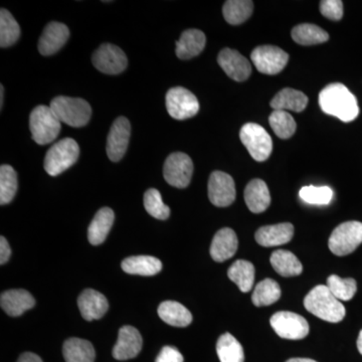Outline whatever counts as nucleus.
Returning a JSON list of instances; mask_svg holds the SVG:
<instances>
[{
	"instance_id": "nucleus-1",
	"label": "nucleus",
	"mask_w": 362,
	"mask_h": 362,
	"mask_svg": "<svg viewBox=\"0 0 362 362\" xmlns=\"http://www.w3.org/2000/svg\"><path fill=\"white\" fill-rule=\"evenodd\" d=\"M318 99L324 113L337 117L343 122H351L358 116L356 98L339 83L326 86L319 94Z\"/></svg>"
},
{
	"instance_id": "nucleus-2",
	"label": "nucleus",
	"mask_w": 362,
	"mask_h": 362,
	"mask_svg": "<svg viewBox=\"0 0 362 362\" xmlns=\"http://www.w3.org/2000/svg\"><path fill=\"white\" fill-rule=\"evenodd\" d=\"M304 306L313 315L331 323L340 322L346 314L341 302L324 285L316 286L308 293L304 299Z\"/></svg>"
},
{
	"instance_id": "nucleus-3",
	"label": "nucleus",
	"mask_w": 362,
	"mask_h": 362,
	"mask_svg": "<svg viewBox=\"0 0 362 362\" xmlns=\"http://www.w3.org/2000/svg\"><path fill=\"white\" fill-rule=\"evenodd\" d=\"M49 107L62 123L71 127H84L92 116L90 104L81 98L59 96L52 100Z\"/></svg>"
},
{
	"instance_id": "nucleus-4",
	"label": "nucleus",
	"mask_w": 362,
	"mask_h": 362,
	"mask_svg": "<svg viewBox=\"0 0 362 362\" xmlns=\"http://www.w3.org/2000/svg\"><path fill=\"white\" fill-rule=\"evenodd\" d=\"M61 124L51 107L44 105L35 107L30 117V129L33 139L40 145L54 141L61 132Z\"/></svg>"
},
{
	"instance_id": "nucleus-5",
	"label": "nucleus",
	"mask_w": 362,
	"mask_h": 362,
	"mask_svg": "<svg viewBox=\"0 0 362 362\" xmlns=\"http://www.w3.org/2000/svg\"><path fill=\"white\" fill-rule=\"evenodd\" d=\"M80 147L71 138L54 143L45 154L44 168L47 175L58 176L78 161Z\"/></svg>"
},
{
	"instance_id": "nucleus-6",
	"label": "nucleus",
	"mask_w": 362,
	"mask_h": 362,
	"mask_svg": "<svg viewBox=\"0 0 362 362\" xmlns=\"http://www.w3.org/2000/svg\"><path fill=\"white\" fill-rule=\"evenodd\" d=\"M240 138L255 160L265 161L270 157L273 141L269 133L259 124H245L240 129Z\"/></svg>"
},
{
	"instance_id": "nucleus-7",
	"label": "nucleus",
	"mask_w": 362,
	"mask_h": 362,
	"mask_svg": "<svg viewBox=\"0 0 362 362\" xmlns=\"http://www.w3.org/2000/svg\"><path fill=\"white\" fill-rule=\"evenodd\" d=\"M362 243V223L346 221L337 226L331 233L328 246L337 256L343 257L356 251Z\"/></svg>"
},
{
	"instance_id": "nucleus-8",
	"label": "nucleus",
	"mask_w": 362,
	"mask_h": 362,
	"mask_svg": "<svg viewBox=\"0 0 362 362\" xmlns=\"http://www.w3.org/2000/svg\"><path fill=\"white\" fill-rule=\"evenodd\" d=\"M165 101L169 115L176 120L192 118L199 111V100L185 88L175 87L169 90Z\"/></svg>"
},
{
	"instance_id": "nucleus-9",
	"label": "nucleus",
	"mask_w": 362,
	"mask_h": 362,
	"mask_svg": "<svg viewBox=\"0 0 362 362\" xmlns=\"http://www.w3.org/2000/svg\"><path fill=\"white\" fill-rule=\"evenodd\" d=\"M194 173V163L187 154L175 152L170 154L163 166L164 180L176 188H185L189 185Z\"/></svg>"
},
{
	"instance_id": "nucleus-10",
	"label": "nucleus",
	"mask_w": 362,
	"mask_h": 362,
	"mask_svg": "<svg viewBox=\"0 0 362 362\" xmlns=\"http://www.w3.org/2000/svg\"><path fill=\"white\" fill-rule=\"evenodd\" d=\"M270 323L279 337L284 339H303L309 333L306 319L293 312H278L271 317Z\"/></svg>"
},
{
	"instance_id": "nucleus-11",
	"label": "nucleus",
	"mask_w": 362,
	"mask_h": 362,
	"mask_svg": "<svg viewBox=\"0 0 362 362\" xmlns=\"http://www.w3.org/2000/svg\"><path fill=\"white\" fill-rule=\"evenodd\" d=\"M251 59L257 70L265 75H277L287 66L289 56L274 45H261L252 52Z\"/></svg>"
},
{
	"instance_id": "nucleus-12",
	"label": "nucleus",
	"mask_w": 362,
	"mask_h": 362,
	"mask_svg": "<svg viewBox=\"0 0 362 362\" xmlns=\"http://www.w3.org/2000/svg\"><path fill=\"white\" fill-rule=\"evenodd\" d=\"M93 65L98 71L107 75H118L127 68L125 52L115 45L103 44L92 57Z\"/></svg>"
},
{
	"instance_id": "nucleus-13",
	"label": "nucleus",
	"mask_w": 362,
	"mask_h": 362,
	"mask_svg": "<svg viewBox=\"0 0 362 362\" xmlns=\"http://www.w3.org/2000/svg\"><path fill=\"white\" fill-rule=\"evenodd\" d=\"M131 135L129 120L125 117H119L112 125L107 138V156L111 161L121 160L127 151Z\"/></svg>"
},
{
	"instance_id": "nucleus-14",
	"label": "nucleus",
	"mask_w": 362,
	"mask_h": 362,
	"mask_svg": "<svg viewBox=\"0 0 362 362\" xmlns=\"http://www.w3.org/2000/svg\"><path fill=\"white\" fill-rule=\"evenodd\" d=\"M209 197L214 206H230L235 199V185L232 176L223 171H214L209 180Z\"/></svg>"
},
{
	"instance_id": "nucleus-15",
	"label": "nucleus",
	"mask_w": 362,
	"mask_h": 362,
	"mask_svg": "<svg viewBox=\"0 0 362 362\" xmlns=\"http://www.w3.org/2000/svg\"><path fill=\"white\" fill-rule=\"evenodd\" d=\"M218 62L226 75L233 81L244 82L251 75V64L235 49H223L218 54Z\"/></svg>"
},
{
	"instance_id": "nucleus-16",
	"label": "nucleus",
	"mask_w": 362,
	"mask_h": 362,
	"mask_svg": "<svg viewBox=\"0 0 362 362\" xmlns=\"http://www.w3.org/2000/svg\"><path fill=\"white\" fill-rule=\"evenodd\" d=\"M142 349V337L133 326H123L119 330L118 340L113 349L114 358L128 361L134 358Z\"/></svg>"
},
{
	"instance_id": "nucleus-17",
	"label": "nucleus",
	"mask_w": 362,
	"mask_h": 362,
	"mask_svg": "<svg viewBox=\"0 0 362 362\" xmlns=\"http://www.w3.org/2000/svg\"><path fill=\"white\" fill-rule=\"evenodd\" d=\"M70 37L68 26L52 21L45 26L39 40V51L42 56H52L58 52Z\"/></svg>"
},
{
	"instance_id": "nucleus-18",
	"label": "nucleus",
	"mask_w": 362,
	"mask_h": 362,
	"mask_svg": "<svg viewBox=\"0 0 362 362\" xmlns=\"http://www.w3.org/2000/svg\"><path fill=\"white\" fill-rule=\"evenodd\" d=\"M78 306L83 318L87 321L101 319L109 309L107 298L102 293L93 289L82 292L78 296Z\"/></svg>"
},
{
	"instance_id": "nucleus-19",
	"label": "nucleus",
	"mask_w": 362,
	"mask_h": 362,
	"mask_svg": "<svg viewBox=\"0 0 362 362\" xmlns=\"http://www.w3.org/2000/svg\"><path fill=\"white\" fill-rule=\"evenodd\" d=\"M238 247L239 240L232 228H221L216 233L211 242V258L218 263H223L235 256Z\"/></svg>"
},
{
	"instance_id": "nucleus-20",
	"label": "nucleus",
	"mask_w": 362,
	"mask_h": 362,
	"mask_svg": "<svg viewBox=\"0 0 362 362\" xmlns=\"http://www.w3.org/2000/svg\"><path fill=\"white\" fill-rule=\"evenodd\" d=\"M294 226L292 223H284L279 225L266 226L257 230V243L261 246L270 247L282 246L292 240Z\"/></svg>"
},
{
	"instance_id": "nucleus-21",
	"label": "nucleus",
	"mask_w": 362,
	"mask_h": 362,
	"mask_svg": "<svg viewBox=\"0 0 362 362\" xmlns=\"http://www.w3.org/2000/svg\"><path fill=\"white\" fill-rule=\"evenodd\" d=\"M0 305L7 315L18 317L33 308L35 300L32 294L25 290H8L2 293Z\"/></svg>"
},
{
	"instance_id": "nucleus-22",
	"label": "nucleus",
	"mask_w": 362,
	"mask_h": 362,
	"mask_svg": "<svg viewBox=\"0 0 362 362\" xmlns=\"http://www.w3.org/2000/svg\"><path fill=\"white\" fill-rule=\"evenodd\" d=\"M206 44V35L199 30H187L181 33L176 42V56L180 59H189L199 56Z\"/></svg>"
},
{
	"instance_id": "nucleus-23",
	"label": "nucleus",
	"mask_w": 362,
	"mask_h": 362,
	"mask_svg": "<svg viewBox=\"0 0 362 362\" xmlns=\"http://www.w3.org/2000/svg\"><path fill=\"white\" fill-rule=\"evenodd\" d=\"M115 221V214L109 207H103L93 218L88 228V240L93 246L103 244L110 233L112 226Z\"/></svg>"
},
{
	"instance_id": "nucleus-24",
	"label": "nucleus",
	"mask_w": 362,
	"mask_h": 362,
	"mask_svg": "<svg viewBox=\"0 0 362 362\" xmlns=\"http://www.w3.org/2000/svg\"><path fill=\"white\" fill-rule=\"evenodd\" d=\"M245 202L254 214L265 211L271 204V195L265 181L252 180L245 189Z\"/></svg>"
},
{
	"instance_id": "nucleus-25",
	"label": "nucleus",
	"mask_w": 362,
	"mask_h": 362,
	"mask_svg": "<svg viewBox=\"0 0 362 362\" xmlns=\"http://www.w3.org/2000/svg\"><path fill=\"white\" fill-rule=\"evenodd\" d=\"M158 315L164 322L175 327H187L192 322L190 311L175 301L162 302L158 307Z\"/></svg>"
},
{
	"instance_id": "nucleus-26",
	"label": "nucleus",
	"mask_w": 362,
	"mask_h": 362,
	"mask_svg": "<svg viewBox=\"0 0 362 362\" xmlns=\"http://www.w3.org/2000/svg\"><path fill=\"white\" fill-rule=\"evenodd\" d=\"M308 104V98L300 90L286 88L273 98L271 107L275 110L303 111Z\"/></svg>"
},
{
	"instance_id": "nucleus-27",
	"label": "nucleus",
	"mask_w": 362,
	"mask_h": 362,
	"mask_svg": "<svg viewBox=\"0 0 362 362\" xmlns=\"http://www.w3.org/2000/svg\"><path fill=\"white\" fill-rule=\"evenodd\" d=\"M271 265L282 277H295L303 272V266L293 252L277 250L271 255Z\"/></svg>"
},
{
	"instance_id": "nucleus-28",
	"label": "nucleus",
	"mask_w": 362,
	"mask_h": 362,
	"mask_svg": "<svg viewBox=\"0 0 362 362\" xmlns=\"http://www.w3.org/2000/svg\"><path fill=\"white\" fill-rule=\"evenodd\" d=\"M66 362H94L96 354L92 343L80 338H70L64 343Z\"/></svg>"
},
{
	"instance_id": "nucleus-29",
	"label": "nucleus",
	"mask_w": 362,
	"mask_h": 362,
	"mask_svg": "<svg viewBox=\"0 0 362 362\" xmlns=\"http://www.w3.org/2000/svg\"><path fill=\"white\" fill-rule=\"evenodd\" d=\"M122 269L131 275L154 276L162 269L160 259L151 256H135L124 259Z\"/></svg>"
},
{
	"instance_id": "nucleus-30",
	"label": "nucleus",
	"mask_w": 362,
	"mask_h": 362,
	"mask_svg": "<svg viewBox=\"0 0 362 362\" xmlns=\"http://www.w3.org/2000/svg\"><path fill=\"white\" fill-rule=\"evenodd\" d=\"M228 276L240 291L250 292L255 282V267L251 262L239 259L230 267Z\"/></svg>"
},
{
	"instance_id": "nucleus-31",
	"label": "nucleus",
	"mask_w": 362,
	"mask_h": 362,
	"mask_svg": "<svg viewBox=\"0 0 362 362\" xmlns=\"http://www.w3.org/2000/svg\"><path fill=\"white\" fill-rule=\"evenodd\" d=\"M216 354L221 362H244L245 354L240 343L230 333H225L216 343Z\"/></svg>"
},
{
	"instance_id": "nucleus-32",
	"label": "nucleus",
	"mask_w": 362,
	"mask_h": 362,
	"mask_svg": "<svg viewBox=\"0 0 362 362\" xmlns=\"http://www.w3.org/2000/svg\"><path fill=\"white\" fill-rule=\"evenodd\" d=\"M254 4L251 0H228L223 7V18L230 25H238L249 20Z\"/></svg>"
},
{
	"instance_id": "nucleus-33",
	"label": "nucleus",
	"mask_w": 362,
	"mask_h": 362,
	"mask_svg": "<svg viewBox=\"0 0 362 362\" xmlns=\"http://www.w3.org/2000/svg\"><path fill=\"white\" fill-rule=\"evenodd\" d=\"M292 39L297 44L302 45H318L327 42L329 40V35L319 26L303 23L293 28Z\"/></svg>"
},
{
	"instance_id": "nucleus-34",
	"label": "nucleus",
	"mask_w": 362,
	"mask_h": 362,
	"mask_svg": "<svg viewBox=\"0 0 362 362\" xmlns=\"http://www.w3.org/2000/svg\"><path fill=\"white\" fill-rule=\"evenodd\" d=\"M281 298V288L276 281L265 279L259 282L252 293V301L255 306H269L276 303Z\"/></svg>"
},
{
	"instance_id": "nucleus-35",
	"label": "nucleus",
	"mask_w": 362,
	"mask_h": 362,
	"mask_svg": "<svg viewBox=\"0 0 362 362\" xmlns=\"http://www.w3.org/2000/svg\"><path fill=\"white\" fill-rule=\"evenodd\" d=\"M21 37V28L13 14L6 9L0 11V47H11Z\"/></svg>"
},
{
	"instance_id": "nucleus-36",
	"label": "nucleus",
	"mask_w": 362,
	"mask_h": 362,
	"mask_svg": "<svg viewBox=\"0 0 362 362\" xmlns=\"http://www.w3.org/2000/svg\"><path fill=\"white\" fill-rule=\"evenodd\" d=\"M18 173L13 166L4 164L0 168V204H9L13 202L18 192Z\"/></svg>"
},
{
	"instance_id": "nucleus-37",
	"label": "nucleus",
	"mask_w": 362,
	"mask_h": 362,
	"mask_svg": "<svg viewBox=\"0 0 362 362\" xmlns=\"http://www.w3.org/2000/svg\"><path fill=\"white\" fill-rule=\"evenodd\" d=\"M269 123L281 139H289L296 131V122L287 111L275 110L269 117Z\"/></svg>"
},
{
	"instance_id": "nucleus-38",
	"label": "nucleus",
	"mask_w": 362,
	"mask_h": 362,
	"mask_svg": "<svg viewBox=\"0 0 362 362\" xmlns=\"http://www.w3.org/2000/svg\"><path fill=\"white\" fill-rule=\"evenodd\" d=\"M326 286L339 301H349L354 297L357 290L356 281L354 279H342L337 275L329 276Z\"/></svg>"
},
{
	"instance_id": "nucleus-39",
	"label": "nucleus",
	"mask_w": 362,
	"mask_h": 362,
	"mask_svg": "<svg viewBox=\"0 0 362 362\" xmlns=\"http://www.w3.org/2000/svg\"><path fill=\"white\" fill-rule=\"evenodd\" d=\"M144 207L157 220L165 221L170 216V209L162 201L160 192L156 188H150L145 192Z\"/></svg>"
},
{
	"instance_id": "nucleus-40",
	"label": "nucleus",
	"mask_w": 362,
	"mask_h": 362,
	"mask_svg": "<svg viewBox=\"0 0 362 362\" xmlns=\"http://www.w3.org/2000/svg\"><path fill=\"white\" fill-rule=\"evenodd\" d=\"M300 199L309 204H316V206H327L330 204L333 197V192L328 187H304L300 189Z\"/></svg>"
},
{
	"instance_id": "nucleus-41",
	"label": "nucleus",
	"mask_w": 362,
	"mask_h": 362,
	"mask_svg": "<svg viewBox=\"0 0 362 362\" xmlns=\"http://www.w3.org/2000/svg\"><path fill=\"white\" fill-rule=\"evenodd\" d=\"M323 16L331 21H340L343 16V2L340 0H323L320 2Z\"/></svg>"
},
{
	"instance_id": "nucleus-42",
	"label": "nucleus",
	"mask_w": 362,
	"mask_h": 362,
	"mask_svg": "<svg viewBox=\"0 0 362 362\" xmlns=\"http://www.w3.org/2000/svg\"><path fill=\"white\" fill-rule=\"evenodd\" d=\"M156 362H183V356L175 347L164 346Z\"/></svg>"
},
{
	"instance_id": "nucleus-43",
	"label": "nucleus",
	"mask_w": 362,
	"mask_h": 362,
	"mask_svg": "<svg viewBox=\"0 0 362 362\" xmlns=\"http://www.w3.org/2000/svg\"><path fill=\"white\" fill-rule=\"evenodd\" d=\"M11 256V249L6 238H0V264L4 265Z\"/></svg>"
},
{
	"instance_id": "nucleus-44",
	"label": "nucleus",
	"mask_w": 362,
	"mask_h": 362,
	"mask_svg": "<svg viewBox=\"0 0 362 362\" xmlns=\"http://www.w3.org/2000/svg\"><path fill=\"white\" fill-rule=\"evenodd\" d=\"M18 362H42V361L37 354H32V352H25V354H21Z\"/></svg>"
},
{
	"instance_id": "nucleus-45",
	"label": "nucleus",
	"mask_w": 362,
	"mask_h": 362,
	"mask_svg": "<svg viewBox=\"0 0 362 362\" xmlns=\"http://www.w3.org/2000/svg\"><path fill=\"white\" fill-rule=\"evenodd\" d=\"M357 349L362 356V330L359 332L358 338H357Z\"/></svg>"
},
{
	"instance_id": "nucleus-46",
	"label": "nucleus",
	"mask_w": 362,
	"mask_h": 362,
	"mask_svg": "<svg viewBox=\"0 0 362 362\" xmlns=\"http://www.w3.org/2000/svg\"><path fill=\"white\" fill-rule=\"evenodd\" d=\"M286 362H317L310 358H291Z\"/></svg>"
},
{
	"instance_id": "nucleus-47",
	"label": "nucleus",
	"mask_w": 362,
	"mask_h": 362,
	"mask_svg": "<svg viewBox=\"0 0 362 362\" xmlns=\"http://www.w3.org/2000/svg\"><path fill=\"white\" fill-rule=\"evenodd\" d=\"M0 90H1V94H0V96H1V99H0V104H1V108H2V106H4V86H1V87H0Z\"/></svg>"
}]
</instances>
